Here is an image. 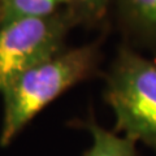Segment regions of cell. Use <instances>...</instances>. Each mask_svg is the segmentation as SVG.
Here are the masks:
<instances>
[{
	"label": "cell",
	"instance_id": "obj_2",
	"mask_svg": "<svg viewBox=\"0 0 156 156\" xmlns=\"http://www.w3.org/2000/svg\"><path fill=\"white\" fill-rule=\"evenodd\" d=\"M104 92L117 130L156 151V62L130 50L120 51Z\"/></svg>",
	"mask_w": 156,
	"mask_h": 156
},
{
	"label": "cell",
	"instance_id": "obj_1",
	"mask_svg": "<svg viewBox=\"0 0 156 156\" xmlns=\"http://www.w3.org/2000/svg\"><path fill=\"white\" fill-rule=\"evenodd\" d=\"M98 58L94 46L61 51L8 85L2 91L4 119L0 144L8 146L44 107L72 86L91 77Z\"/></svg>",
	"mask_w": 156,
	"mask_h": 156
},
{
	"label": "cell",
	"instance_id": "obj_6",
	"mask_svg": "<svg viewBox=\"0 0 156 156\" xmlns=\"http://www.w3.org/2000/svg\"><path fill=\"white\" fill-rule=\"evenodd\" d=\"M121 3L133 27L156 44V0H121Z\"/></svg>",
	"mask_w": 156,
	"mask_h": 156
},
{
	"label": "cell",
	"instance_id": "obj_5",
	"mask_svg": "<svg viewBox=\"0 0 156 156\" xmlns=\"http://www.w3.org/2000/svg\"><path fill=\"white\" fill-rule=\"evenodd\" d=\"M68 0H0L2 23L25 17H46Z\"/></svg>",
	"mask_w": 156,
	"mask_h": 156
},
{
	"label": "cell",
	"instance_id": "obj_4",
	"mask_svg": "<svg viewBox=\"0 0 156 156\" xmlns=\"http://www.w3.org/2000/svg\"><path fill=\"white\" fill-rule=\"evenodd\" d=\"M85 124L91 134L92 142L83 156H136L133 139L108 131L92 120Z\"/></svg>",
	"mask_w": 156,
	"mask_h": 156
},
{
	"label": "cell",
	"instance_id": "obj_7",
	"mask_svg": "<svg viewBox=\"0 0 156 156\" xmlns=\"http://www.w3.org/2000/svg\"><path fill=\"white\" fill-rule=\"evenodd\" d=\"M74 5L76 11L89 18H98L103 14L108 0H68Z\"/></svg>",
	"mask_w": 156,
	"mask_h": 156
},
{
	"label": "cell",
	"instance_id": "obj_3",
	"mask_svg": "<svg viewBox=\"0 0 156 156\" xmlns=\"http://www.w3.org/2000/svg\"><path fill=\"white\" fill-rule=\"evenodd\" d=\"M68 18L53 13L4 22L0 27V91L22 73L61 52Z\"/></svg>",
	"mask_w": 156,
	"mask_h": 156
}]
</instances>
